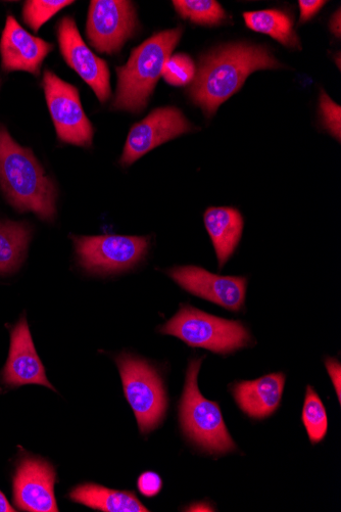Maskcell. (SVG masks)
Returning a JSON list of instances; mask_svg holds the SVG:
<instances>
[{"label": "cell", "instance_id": "obj_20", "mask_svg": "<svg viewBox=\"0 0 341 512\" xmlns=\"http://www.w3.org/2000/svg\"><path fill=\"white\" fill-rule=\"evenodd\" d=\"M243 18L250 29L271 36L287 48L301 49L294 25L286 14L267 10L246 13Z\"/></svg>", "mask_w": 341, "mask_h": 512}, {"label": "cell", "instance_id": "obj_30", "mask_svg": "<svg viewBox=\"0 0 341 512\" xmlns=\"http://www.w3.org/2000/svg\"><path fill=\"white\" fill-rule=\"evenodd\" d=\"M15 508L10 504L7 497L0 491V512H15Z\"/></svg>", "mask_w": 341, "mask_h": 512}, {"label": "cell", "instance_id": "obj_24", "mask_svg": "<svg viewBox=\"0 0 341 512\" xmlns=\"http://www.w3.org/2000/svg\"><path fill=\"white\" fill-rule=\"evenodd\" d=\"M196 76V66L193 61L184 54H178L169 58L166 62L162 77L173 86H185L191 83Z\"/></svg>", "mask_w": 341, "mask_h": 512}, {"label": "cell", "instance_id": "obj_10", "mask_svg": "<svg viewBox=\"0 0 341 512\" xmlns=\"http://www.w3.org/2000/svg\"><path fill=\"white\" fill-rule=\"evenodd\" d=\"M168 275L186 292L215 303L230 311L245 305L248 279L241 276H222L198 266H176Z\"/></svg>", "mask_w": 341, "mask_h": 512}, {"label": "cell", "instance_id": "obj_26", "mask_svg": "<svg viewBox=\"0 0 341 512\" xmlns=\"http://www.w3.org/2000/svg\"><path fill=\"white\" fill-rule=\"evenodd\" d=\"M137 486L142 495L151 498L157 496L161 492L163 488V481L158 474L146 472L138 478Z\"/></svg>", "mask_w": 341, "mask_h": 512}, {"label": "cell", "instance_id": "obj_17", "mask_svg": "<svg viewBox=\"0 0 341 512\" xmlns=\"http://www.w3.org/2000/svg\"><path fill=\"white\" fill-rule=\"evenodd\" d=\"M204 221L221 269L238 247L245 222L240 212L231 207L209 208Z\"/></svg>", "mask_w": 341, "mask_h": 512}, {"label": "cell", "instance_id": "obj_29", "mask_svg": "<svg viewBox=\"0 0 341 512\" xmlns=\"http://www.w3.org/2000/svg\"><path fill=\"white\" fill-rule=\"evenodd\" d=\"M340 27H341V23H340V10H338L336 12V14L332 17L331 22H330L331 31L337 37H340V35H341V28Z\"/></svg>", "mask_w": 341, "mask_h": 512}, {"label": "cell", "instance_id": "obj_21", "mask_svg": "<svg viewBox=\"0 0 341 512\" xmlns=\"http://www.w3.org/2000/svg\"><path fill=\"white\" fill-rule=\"evenodd\" d=\"M176 12L183 19L202 25H216L225 19V12L214 0H174Z\"/></svg>", "mask_w": 341, "mask_h": 512}, {"label": "cell", "instance_id": "obj_15", "mask_svg": "<svg viewBox=\"0 0 341 512\" xmlns=\"http://www.w3.org/2000/svg\"><path fill=\"white\" fill-rule=\"evenodd\" d=\"M54 50V45L31 35L13 17L7 18L0 40V55L5 72L23 71L39 76L45 58Z\"/></svg>", "mask_w": 341, "mask_h": 512}, {"label": "cell", "instance_id": "obj_5", "mask_svg": "<svg viewBox=\"0 0 341 512\" xmlns=\"http://www.w3.org/2000/svg\"><path fill=\"white\" fill-rule=\"evenodd\" d=\"M203 359L190 361L180 404L184 433L194 443L213 454L235 450L218 403L207 400L199 390L198 376Z\"/></svg>", "mask_w": 341, "mask_h": 512}, {"label": "cell", "instance_id": "obj_23", "mask_svg": "<svg viewBox=\"0 0 341 512\" xmlns=\"http://www.w3.org/2000/svg\"><path fill=\"white\" fill-rule=\"evenodd\" d=\"M72 4V0H29L23 7V20L34 32H38L47 21Z\"/></svg>", "mask_w": 341, "mask_h": 512}, {"label": "cell", "instance_id": "obj_25", "mask_svg": "<svg viewBox=\"0 0 341 512\" xmlns=\"http://www.w3.org/2000/svg\"><path fill=\"white\" fill-rule=\"evenodd\" d=\"M320 109L325 127L340 141L341 136V109L325 92L320 98Z\"/></svg>", "mask_w": 341, "mask_h": 512}, {"label": "cell", "instance_id": "obj_13", "mask_svg": "<svg viewBox=\"0 0 341 512\" xmlns=\"http://www.w3.org/2000/svg\"><path fill=\"white\" fill-rule=\"evenodd\" d=\"M57 474L50 462L39 458H24L14 478V500L25 511H59L55 497Z\"/></svg>", "mask_w": 341, "mask_h": 512}, {"label": "cell", "instance_id": "obj_22", "mask_svg": "<svg viewBox=\"0 0 341 512\" xmlns=\"http://www.w3.org/2000/svg\"><path fill=\"white\" fill-rule=\"evenodd\" d=\"M303 422L313 444L321 442L328 430L327 412L312 387H308L303 409Z\"/></svg>", "mask_w": 341, "mask_h": 512}, {"label": "cell", "instance_id": "obj_27", "mask_svg": "<svg viewBox=\"0 0 341 512\" xmlns=\"http://www.w3.org/2000/svg\"><path fill=\"white\" fill-rule=\"evenodd\" d=\"M299 4L301 9V23H305L318 13L326 2H322V0H309V2L308 0H301Z\"/></svg>", "mask_w": 341, "mask_h": 512}, {"label": "cell", "instance_id": "obj_18", "mask_svg": "<svg viewBox=\"0 0 341 512\" xmlns=\"http://www.w3.org/2000/svg\"><path fill=\"white\" fill-rule=\"evenodd\" d=\"M70 498L80 504L106 512H149L133 492L117 491L101 485L84 484L75 488Z\"/></svg>", "mask_w": 341, "mask_h": 512}, {"label": "cell", "instance_id": "obj_1", "mask_svg": "<svg viewBox=\"0 0 341 512\" xmlns=\"http://www.w3.org/2000/svg\"><path fill=\"white\" fill-rule=\"evenodd\" d=\"M281 67L264 46L246 43L227 45L201 60L189 90L190 97L208 116H212L252 73Z\"/></svg>", "mask_w": 341, "mask_h": 512}, {"label": "cell", "instance_id": "obj_7", "mask_svg": "<svg viewBox=\"0 0 341 512\" xmlns=\"http://www.w3.org/2000/svg\"><path fill=\"white\" fill-rule=\"evenodd\" d=\"M79 265L93 274H114L138 265L149 253L146 237L71 236Z\"/></svg>", "mask_w": 341, "mask_h": 512}, {"label": "cell", "instance_id": "obj_2", "mask_svg": "<svg viewBox=\"0 0 341 512\" xmlns=\"http://www.w3.org/2000/svg\"><path fill=\"white\" fill-rule=\"evenodd\" d=\"M0 190L18 212L54 222L58 189L30 149L20 146L0 124Z\"/></svg>", "mask_w": 341, "mask_h": 512}, {"label": "cell", "instance_id": "obj_6", "mask_svg": "<svg viewBox=\"0 0 341 512\" xmlns=\"http://www.w3.org/2000/svg\"><path fill=\"white\" fill-rule=\"evenodd\" d=\"M116 363L140 432L154 431L162 423L167 409L166 392L158 371L149 362L128 353L117 356Z\"/></svg>", "mask_w": 341, "mask_h": 512}, {"label": "cell", "instance_id": "obj_16", "mask_svg": "<svg viewBox=\"0 0 341 512\" xmlns=\"http://www.w3.org/2000/svg\"><path fill=\"white\" fill-rule=\"evenodd\" d=\"M285 376L282 372L255 381H243L234 385L232 392L239 408L252 418L272 415L280 405Z\"/></svg>", "mask_w": 341, "mask_h": 512}, {"label": "cell", "instance_id": "obj_19", "mask_svg": "<svg viewBox=\"0 0 341 512\" xmlns=\"http://www.w3.org/2000/svg\"><path fill=\"white\" fill-rule=\"evenodd\" d=\"M33 236L27 222L0 221V275L16 273L27 258Z\"/></svg>", "mask_w": 341, "mask_h": 512}, {"label": "cell", "instance_id": "obj_12", "mask_svg": "<svg viewBox=\"0 0 341 512\" xmlns=\"http://www.w3.org/2000/svg\"><path fill=\"white\" fill-rule=\"evenodd\" d=\"M58 39L66 63L92 88L101 103L108 102L111 97L109 66L90 51L73 18L65 17L60 21Z\"/></svg>", "mask_w": 341, "mask_h": 512}, {"label": "cell", "instance_id": "obj_3", "mask_svg": "<svg viewBox=\"0 0 341 512\" xmlns=\"http://www.w3.org/2000/svg\"><path fill=\"white\" fill-rule=\"evenodd\" d=\"M181 36V27L162 31L132 51L127 64L117 68L118 87L113 109L131 113L144 110Z\"/></svg>", "mask_w": 341, "mask_h": 512}, {"label": "cell", "instance_id": "obj_8", "mask_svg": "<svg viewBox=\"0 0 341 512\" xmlns=\"http://www.w3.org/2000/svg\"><path fill=\"white\" fill-rule=\"evenodd\" d=\"M42 85L60 141L77 147H91L94 131L81 105L78 89L48 70L43 74Z\"/></svg>", "mask_w": 341, "mask_h": 512}, {"label": "cell", "instance_id": "obj_4", "mask_svg": "<svg viewBox=\"0 0 341 512\" xmlns=\"http://www.w3.org/2000/svg\"><path fill=\"white\" fill-rule=\"evenodd\" d=\"M193 348L217 354H230L247 347L252 337L240 321L213 316L190 305H183L160 329Z\"/></svg>", "mask_w": 341, "mask_h": 512}, {"label": "cell", "instance_id": "obj_11", "mask_svg": "<svg viewBox=\"0 0 341 512\" xmlns=\"http://www.w3.org/2000/svg\"><path fill=\"white\" fill-rule=\"evenodd\" d=\"M192 129L176 108H160L135 124L127 137L120 163L129 167L145 154Z\"/></svg>", "mask_w": 341, "mask_h": 512}, {"label": "cell", "instance_id": "obj_9", "mask_svg": "<svg viewBox=\"0 0 341 512\" xmlns=\"http://www.w3.org/2000/svg\"><path fill=\"white\" fill-rule=\"evenodd\" d=\"M134 6L125 0H92L86 24L87 39L102 54H117L137 29Z\"/></svg>", "mask_w": 341, "mask_h": 512}, {"label": "cell", "instance_id": "obj_28", "mask_svg": "<svg viewBox=\"0 0 341 512\" xmlns=\"http://www.w3.org/2000/svg\"><path fill=\"white\" fill-rule=\"evenodd\" d=\"M328 374L332 380L333 386L336 390L338 401L340 403V383H341V367L340 363L334 359L329 358L325 362Z\"/></svg>", "mask_w": 341, "mask_h": 512}, {"label": "cell", "instance_id": "obj_14", "mask_svg": "<svg viewBox=\"0 0 341 512\" xmlns=\"http://www.w3.org/2000/svg\"><path fill=\"white\" fill-rule=\"evenodd\" d=\"M2 379L12 388L40 385L56 391L46 378L45 368L34 347L25 316L19 320L11 332L10 354L2 372Z\"/></svg>", "mask_w": 341, "mask_h": 512}]
</instances>
